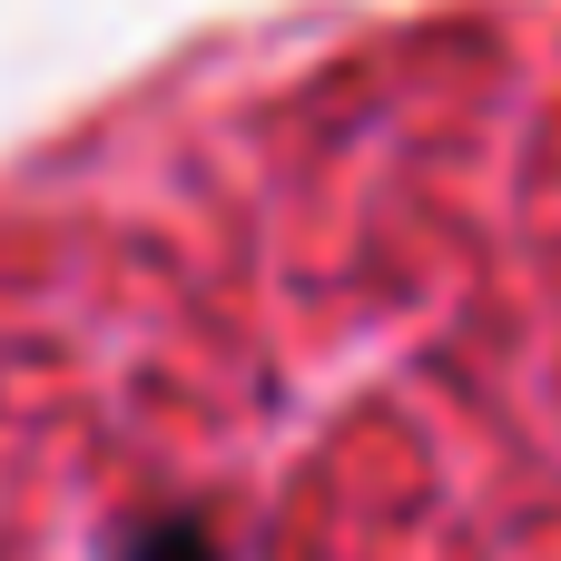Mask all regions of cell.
Wrapping results in <instances>:
<instances>
[{
  "label": "cell",
  "mask_w": 561,
  "mask_h": 561,
  "mask_svg": "<svg viewBox=\"0 0 561 561\" xmlns=\"http://www.w3.org/2000/svg\"><path fill=\"white\" fill-rule=\"evenodd\" d=\"M118 561H227V542L197 513H148V523L118 533Z\"/></svg>",
  "instance_id": "obj_1"
}]
</instances>
